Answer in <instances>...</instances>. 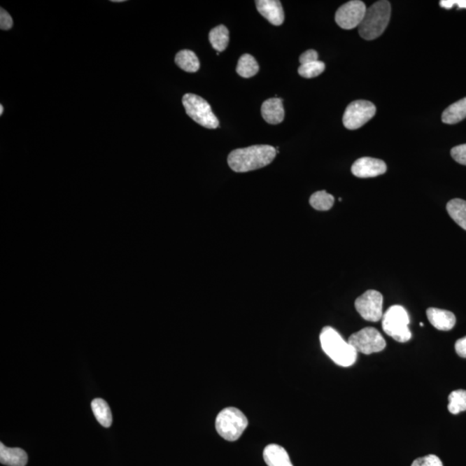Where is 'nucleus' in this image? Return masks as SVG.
Instances as JSON below:
<instances>
[{
  "mask_svg": "<svg viewBox=\"0 0 466 466\" xmlns=\"http://www.w3.org/2000/svg\"><path fill=\"white\" fill-rule=\"evenodd\" d=\"M321 348L336 365L349 367L357 360L358 353L335 329L325 327L320 335Z\"/></svg>",
  "mask_w": 466,
  "mask_h": 466,
  "instance_id": "2",
  "label": "nucleus"
},
{
  "mask_svg": "<svg viewBox=\"0 0 466 466\" xmlns=\"http://www.w3.org/2000/svg\"><path fill=\"white\" fill-rule=\"evenodd\" d=\"M318 57H319V55H318L316 50H306L299 57V62H301V65L308 64L310 62L319 61L318 60Z\"/></svg>",
  "mask_w": 466,
  "mask_h": 466,
  "instance_id": "29",
  "label": "nucleus"
},
{
  "mask_svg": "<svg viewBox=\"0 0 466 466\" xmlns=\"http://www.w3.org/2000/svg\"><path fill=\"white\" fill-rule=\"evenodd\" d=\"M427 316L432 325L439 331H450L456 324V317L450 311L430 308L427 310Z\"/></svg>",
  "mask_w": 466,
  "mask_h": 466,
  "instance_id": "13",
  "label": "nucleus"
},
{
  "mask_svg": "<svg viewBox=\"0 0 466 466\" xmlns=\"http://www.w3.org/2000/svg\"><path fill=\"white\" fill-rule=\"evenodd\" d=\"M386 171V162L380 159L372 157L358 159L351 167V173L358 178H371V177L383 175Z\"/></svg>",
  "mask_w": 466,
  "mask_h": 466,
  "instance_id": "11",
  "label": "nucleus"
},
{
  "mask_svg": "<svg viewBox=\"0 0 466 466\" xmlns=\"http://www.w3.org/2000/svg\"><path fill=\"white\" fill-rule=\"evenodd\" d=\"M247 427L248 420L245 414L233 407L224 409L216 418L218 434L228 442H236L241 437Z\"/></svg>",
  "mask_w": 466,
  "mask_h": 466,
  "instance_id": "4",
  "label": "nucleus"
},
{
  "mask_svg": "<svg viewBox=\"0 0 466 466\" xmlns=\"http://www.w3.org/2000/svg\"><path fill=\"white\" fill-rule=\"evenodd\" d=\"M446 210L450 217L466 231V202L461 199H453L447 203Z\"/></svg>",
  "mask_w": 466,
  "mask_h": 466,
  "instance_id": "20",
  "label": "nucleus"
},
{
  "mask_svg": "<svg viewBox=\"0 0 466 466\" xmlns=\"http://www.w3.org/2000/svg\"><path fill=\"white\" fill-rule=\"evenodd\" d=\"M449 410L451 414H458L466 411V390H454L450 394Z\"/></svg>",
  "mask_w": 466,
  "mask_h": 466,
  "instance_id": "24",
  "label": "nucleus"
},
{
  "mask_svg": "<svg viewBox=\"0 0 466 466\" xmlns=\"http://www.w3.org/2000/svg\"><path fill=\"white\" fill-rule=\"evenodd\" d=\"M390 3L386 0L377 1L366 10L364 20L358 27L362 38L368 41L379 38L390 23Z\"/></svg>",
  "mask_w": 466,
  "mask_h": 466,
  "instance_id": "3",
  "label": "nucleus"
},
{
  "mask_svg": "<svg viewBox=\"0 0 466 466\" xmlns=\"http://www.w3.org/2000/svg\"><path fill=\"white\" fill-rule=\"evenodd\" d=\"M382 294L376 290H368L355 302V308L362 319L377 323L383 319Z\"/></svg>",
  "mask_w": 466,
  "mask_h": 466,
  "instance_id": "9",
  "label": "nucleus"
},
{
  "mask_svg": "<svg viewBox=\"0 0 466 466\" xmlns=\"http://www.w3.org/2000/svg\"><path fill=\"white\" fill-rule=\"evenodd\" d=\"M259 71V65L256 59L250 54L243 55L239 58L236 73L243 78H250L256 76Z\"/></svg>",
  "mask_w": 466,
  "mask_h": 466,
  "instance_id": "22",
  "label": "nucleus"
},
{
  "mask_svg": "<svg viewBox=\"0 0 466 466\" xmlns=\"http://www.w3.org/2000/svg\"><path fill=\"white\" fill-rule=\"evenodd\" d=\"M276 153V148L271 146H253L232 150L227 162L233 171L249 172L271 164Z\"/></svg>",
  "mask_w": 466,
  "mask_h": 466,
  "instance_id": "1",
  "label": "nucleus"
},
{
  "mask_svg": "<svg viewBox=\"0 0 466 466\" xmlns=\"http://www.w3.org/2000/svg\"><path fill=\"white\" fill-rule=\"evenodd\" d=\"M348 343L357 353L365 355L379 353L386 347V339L374 327H365L351 334Z\"/></svg>",
  "mask_w": 466,
  "mask_h": 466,
  "instance_id": "7",
  "label": "nucleus"
},
{
  "mask_svg": "<svg viewBox=\"0 0 466 466\" xmlns=\"http://www.w3.org/2000/svg\"><path fill=\"white\" fill-rule=\"evenodd\" d=\"M261 113L262 118L267 123L271 125L282 123L284 120L282 99L277 98L267 99L262 103Z\"/></svg>",
  "mask_w": 466,
  "mask_h": 466,
  "instance_id": "14",
  "label": "nucleus"
},
{
  "mask_svg": "<svg viewBox=\"0 0 466 466\" xmlns=\"http://www.w3.org/2000/svg\"><path fill=\"white\" fill-rule=\"evenodd\" d=\"M175 61L180 69L188 73H195L199 69V59L193 51L181 50L176 55Z\"/></svg>",
  "mask_w": 466,
  "mask_h": 466,
  "instance_id": "19",
  "label": "nucleus"
},
{
  "mask_svg": "<svg viewBox=\"0 0 466 466\" xmlns=\"http://www.w3.org/2000/svg\"><path fill=\"white\" fill-rule=\"evenodd\" d=\"M455 351H456L458 356L466 358V336L457 340L455 343Z\"/></svg>",
  "mask_w": 466,
  "mask_h": 466,
  "instance_id": "31",
  "label": "nucleus"
},
{
  "mask_svg": "<svg viewBox=\"0 0 466 466\" xmlns=\"http://www.w3.org/2000/svg\"><path fill=\"white\" fill-rule=\"evenodd\" d=\"M256 6L258 13L269 23L279 26L284 22V12L282 3L278 0H257Z\"/></svg>",
  "mask_w": 466,
  "mask_h": 466,
  "instance_id": "12",
  "label": "nucleus"
},
{
  "mask_svg": "<svg viewBox=\"0 0 466 466\" xmlns=\"http://www.w3.org/2000/svg\"><path fill=\"white\" fill-rule=\"evenodd\" d=\"M466 118V98L449 106L442 114L443 123L454 125Z\"/></svg>",
  "mask_w": 466,
  "mask_h": 466,
  "instance_id": "17",
  "label": "nucleus"
},
{
  "mask_svg": "<svg viewBox=\"0 0 466 466\" xmlns=\"http://www.w3.org/2000/svg\"><path fill=\"white\" fill-rule=\"evenodd\" d=\"M183 104L188 116L196 123L207 129L219 127L220 122L214 115L209 103L199 96L186 94L183 96Z\"/></svg>",
  "mask_w": 466,
  "mask_h": 466,
  "instance_id": "6",
  "label": "nucleus"
},
{
  "mask_svg": "<svg viewBox=\"0 0 466 466\" xmlns=\"http://www.w3.org/2000/svg\"><path fill=\"white\" fill-rule=\"evenodd\" d=\"M264 460L268 466H294L287 451L276 444L265 447Z\"/></svg>",
  "mask_w": 466,
  "mask_h": 466,
  "instance_id": "15",
  "label": "nucleus"
},
{
  "mask_svg": "<svg viewBox=\"0 0 466 466\" xmlns=\"http://www.w3.org/2000/svg\"><path fill=\"white\" fill-rule=\"evenodd\" d=\"M210 43L218 52L227 49L229 43V31L225 25H219L213 28L209 33Z\"/></svg>",
  "mask_w": 466,
  "mask_h": 466,
  "instance_id": "21",
  "label": "nucleus"
},
{
  "mask_svg": "<svg viewBox=\"0 0 466 466\" xmlns=\"http://www.w3.org/2000/svg\"><path fill=\"white\" fill-rule=\"evenodd\" d=\"M3 112V106L1 105L0 106V116L2 115Z\"/></svg>",
  "mask_w": 466,
  "mask_h": 466,
  "instance_id": "32",
  "label": "nucleus"
},
{
  "mask_svg": "<svg viewBox=\"0 0 466 466\" xmlns=\"http://www.w3.org/2000/svg\"><path fill=\"white\" fill-rule=\"evenodd\" d=\"M28 455L18 447H7L0 443V463L8 466H25L27 465Z\"/></svg>",
  "mask_w": 466,
  "mask_h": 466,
  "instance_id": "16",
  "label": "nucleus"
},
{
  "mask_svg": "<svg viewBox=\"0 0 466 466\" xmlns=\"http://www.w3.org/2000/svg\"><path fill=\"white\" fill-rule=\"evenodd\" d=\"M366 6L364 2L360 0H353L340 6L335 15L337 24L345 29H351L358 27L364 20L366 13Z\"/></svg>",
  "mask_w": 466,
  "mask_h": 466,
  "instance_id": "10",
  "label": "nucleus"
},
{
  "mask_svg": "<svg viewBox=\"0 0 466 466\" xmlns=\"http://www.w3.org/2000/svg\"><path fill=\"white\" fill-rule=\"evenodd\" d=\"M411 466H443L442 461L436 455L430 454L417 458Z\"/></svg>",
  "mask_w": 466,
  "mask_h": 466,
  "instance_id": "26",
  "label": "nucleus"
},
{
  "mask_svg": "<svg viewBox=\"0 0 466 466\" xmlns=\"http://www.w3.org/2000/svg\"><path fill=\"white\" fill-rule=\"evenodd\" d=\"M91 407L98 423L104 428H110L113 423V416L107 402L101 398H95L92 400Z\"/></svg>",
  "mask_w": 466,
  "mask_h": 466,
  "instance_id": "18",
  "label": "nucleus"
},
{
  "mask_svg": "<svg viewBox=\"0 0 466 466\" xmlns=\"http://www.w3.org/2000/svg\"><path fill=\"white\" fill-rule=\"evenodd\" d=\"M325 65L323 62L316 61L310 64L301 65L298 69L299 75L306 79L319 76L324 72Z\"/></svg>",
  "mask_w": 466,
  "mask_h": 466,
  "instance_id": "25",
  "label": "nucleus"
},
{
  "mask_svg": "<svg viewBox=\"0 0 466 466\" xmlns=\"http://www.w3.org/2000/svg\"><path fill=\"white\" fill-rule=\"evenodd\" d=\"M376 106L368 101H355L346 107L343 116V124L348 129H357L375 116Z\"/></svg>",
  "mask_w": 466,
  "mask_h": 466,
  "instance_id": "8",
  "label": "nucleus"
},
{
  "mask_svg": "<svg viewBox=\"0 0 466 466\" xmlns=\"http://www.w3.org/2000/svg\"><path fill=\"white\" fill-rule=\"evenodd\" d=\"M309 203L316 210L328 211L334 204V197L325 190L318 191L311 196Z\"/></svg>",
  "mask_w": 466,
  "mask_h": 466,
  "instance_id": "23",
  "label": "nucleus"
},
{
  "mask_svg": "<svg viewBox=\"0 0 466 466\" xmlns=\"http://www.w3.org/2000/svg\"><path fill=\"white\" fill-rule=\"evenodd\" d=\"M382 320L383 331L391 338L400 343L408 342L411 339L412 334L409 328V314L403 306H390L383 314Z\"/></svg>",
  "mask_w": 466,
  "mask_h": 466,
  "instance_id": "5",
  "label": "nucleus"
},
{
  "mask_svg": "<svg viewBox=\"0 0 466 466\" xmlns=\"http://www.w3.org/2000/svg\"><path fill=\"white\" fill-rule=\"evenodd\" d=\"M13 17L6 10L1 8V12H0V29L2 31H8V29L13 28Z\"/></svg>",
  "mask_w": 466,
  "mask_h": 466,
  "instance_id": "28",
  "label": "nucleus"
},
{
  "mask_svg": "<svg viewBox=\"0 0 466 466\" xmlns=\"http://www.w3.org/2000/svg\"><path fill=\"white\" fill-rule=\"evenodd\" d=\"M451 155L458 164L466 166V143L453 148Z\"/></svg>",
  "mask_w": 466,
  "mask_h": 466,
  "instance_id": "27",
  "label": "nucleus"
},
{
  "mask_svg": "<svg viewBox=\"0 0 466 466\" xmlns=\"http://www.w3.org/2000/svg\"><path fill=\"white\" fill-rule=\"evenodd\" d=\"M113 2H114V3H120V2H124V0H113Z\"/></svg>",
  "mask_w": 466,
  "mask_h": 466,
  "instance_id": "33",
  "label": "nucleus"
},
{
  "mask_svg": "<svg viewBox=\"0 0 466 466\" xmlns=\"http://www.w3.org/2000/svg\"><path fill=\"white\" fill-rule=\"evenodd\" d=\"M439 5L445 9H452L454 6L460 9H466V0H442Z\"/></svg>",
  "mask_w": 466,
  "mask_h": 466,
  "instance_id": "30",
  "label": "nucleus"
}]
</instances>
